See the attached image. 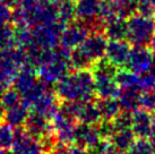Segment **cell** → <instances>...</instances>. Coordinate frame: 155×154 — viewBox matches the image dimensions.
I'll list each match as a JSON object with an SVG mask.
<instances>
[{
  "label": "cell",
  "mask_w": 155,
  "mask_h": 154,
  "mask_svg": "<svg viewBox=\"0 0 155 154\" xmlns=\"http://www.w3.org/2000/svg\"><path fill=\"white\" fill-rule=\"evenodd\" d=\"M140 107L150 111H155V87L144 91L140 94Z\"/></svg>",
  "instance_id": "f546056e"
},
{
  "label": "cell",
  "mask_w": 155,
  "mask_h": 154,
  "mask_svg": "<svg viewBox=\"0 0 155 154\" xmlns=\"http://www.w3.org/2000/svg\"><path fill=\"white\" fill-rule=\"evenodd\" d=\"M14 128L5 121L0 122V149L9 150L14 144Z\"/></svg>",
  "instance_id": "d4e9b609"
},
{
  "label": "cell",
  "mask_w": 155,
  "mask_h": 154,
  "mask_svg": "<svg viewBox=\"0 0 155 154\" xmlns=\"http://www.w3.org/2000/svg\"><path fill=\"white\" fill-rule=\"evenodd\" d=\"M54 93L62 101H91L95 99L94 78L91 69H75L54 84Z\"/></svg>",
  "instance_id": "6da1fadb"
},
{
  "label": "cell",
  "mask_w": 155,
  "mask_h": 154,
  "mask_svg": "<svg viewBox=\"0 0 155 154\" xmlns=\"http://www.w3.org/2000/svg\"><path fill=\"white\" fill-rule=\"evenodd\" d=\"M137 13L155 17V0H137Z\"/></svg>",
  "instance_id": "4dcf8cb0"
},
{
  "label": "cell",
  "mask_w": 155,
  "mask_h": 154,
  "mask_svg": "<svg viewBox=\"0 0 155 154\" xmlns=\"http://www.w3.org/2000/svg\"><path fill=\"white\" fill-rule=\"evenodd\" d=\"M103 33L108 40H126L127 38V18L113 16L104 21Z\"/></svg>",
  "instance_id": "2e32d148"
},
{
  "label": "cell",
  "mask_w": 155,
  "mask_h": 154,
  "mask_svg": "<svg viewBox=\"0 0 155 154\" xmlns=\"http://www.w3.org/2000/svg\"><path fill=\"white\" fill-rule=\"evenodd\" d=\"M0 154H8V153H7V150H2V149H0Z\"/></svg>",
  "instance_id": "8d00e7d4"
},
{
  "label": "cell",
  "mask_w": 155,
  "mask_h": 154,
  "mask_svg": "<svg viewBox=\"0 0 155 154\" xmlns=\"http://www.w3.org/2000/svg\"><path fill=\"white\" fill-rule=\"evenodd\" d=\"M5 111H6V108L4 107V104L0 100V122L4 121V117H5Z\"/></svg>",
  "instance_id": "836d02e7"
},
{
  "label": "cell",
  "mask_w": 155,
  "mask_h": 154,
  "mask_svg": "<svg viewBox=\"0 0 155 154\" xmlns=\"http://www.w3.org/2000/svg\"><path fill=\"white\" fill-rule=\"evenodd\" d=\"M108 38L103 32H92L82 44L71 50L70 62L74 69H91L105 56Z\"/></svg>",
  "instance_id": "7a4b0ae2"
},
{
  "label": "cell",
  "mask_w": 155,
  "mask_h": 154,
  "mask_svg": "<svg viewBox=\"0 0 155 154\" xmlns=\"http://www.w3.org/2000/svg\"><path fill=\"white\" fill-rule=\"evenodd\" d=\"M112 122L116 130L131 128V112L121 110L120 113L114 119H112Z\"/></svg>",
  "instance_id": "83f0119b"
},
{
  "label": "cell",
  "mask_w": 155,
  "mask_h": 154,
  "mask_svg": "<svg viewBox=\"0 0 155 154\" xmlns=\"http://www.w3.org/2000/svg\"><path fill=\"white\" fill-rule=\"evenodd\" d=\"M118 67L111 64L105 57L97 60L92 66L91 72L94 78L96 98H117L120 87L116 79Z\"/></svg>",
  "instance_id": "3957f363"
},
{
  "label": "cell",
  "mask_w": 155,
  "mask_h": 154,
  "mask_svg": "<svg viewBox=\"0 0 155 154\" xmlns=\"http://www.w3.org/2000/svg\"><path fill=\"white\" fill-rule=\"evenodd\" d=\"M117 83L120 89H138L139 90V74L131 72L130 69L119 68L116 76Z\"/></svg>",
  "instance_id": "7402d4cb"
},
{
  "label": "cell",
  "mask_w": 155,
  "mask_h": 154,
  "mask_svg": "<svg viewBox=\"0 0 155 154\" xmlns=\"http://www.w3.org/2000/svg\"><path fill=\"white\" fill-rule=\"evenodd\" d=\"M136 139H137V137L131 128L116 130L112 134V136L109 138L112 145L122 152H128L134 143L136 142Z\"/></svg>",
  "instance_id": "ffe728a7"
},
{
  "label": "cell",
  "mask_w": 155,
  "mask_h": 154,
  "mask_svg": "<svg viewBox=\"0 0 155 154\" xmlns=\"http://www.w3.org/2000/svg\"><path fill=\"white\" fill-rule=\"evenodd\" d=\"M70 50L61 45L54 48L51 59L38 68V76L40 79L49 85H54L57 82L66 76L73 68L70 62Z\"/></svg>",
  "instance_id": "277c9868"
},
{
  "label": "cell",
  "mask_w": 155,
  "mask_h": 154,
  "mask_svg": "<svg viewBox=\"0 0 155 154\" xmlns=\"http://www.w3.org/2000/svg\"><path fill=\"white\" fill-rule=\"evenodd\" d=\"M131 129L137 138H148L152 130V111L138 108L131 112Z\"/></svg>",
  "instance_id": "9a60e30c"
},
{
  "label": "cell",
  "mask_w": 155,
  "mask_h": 154,
  "mask_svg": "<svg viewBox=\"0 0 155 154\" xmlns=\"http://www.w3.org/2000/svg\"><path fill=\"white\" fill-rule=\"evenodd\" d=\"M57 1V9H58V18L62 24H69L75 21V2L74 1Z\"/></svg>",
  "instance_id": "603a6c76"
},
{
  "label": "cell",
  "mask_w": 155,
  "mask_h": 154,
  "mask_svg": "<svg viewBox=\"0 0 155 154\" xmlns=\"http://www.w3.org/2000/svg\"><path fill=\"white\" fill-rule=\"evenodd\" d=\"M153 52L150 47L145 45H131L129 58L127 61L126 68L130 69L136 74H143L148 72L153 62Z\"/></svg>",
  "instance_id": "8fae6325"
},
{
  "label": "cell",
  "mask_w": 155,
  "mask_h": 154,
  "mask_svg": "<svg viewBox=\"0 0 155 154\" xmlns=\"http://www.w3.org/2000/svg\"><path fill=\"white\" fill-rule=\"evenodd\" d=\"M155 34L154 16L135 13L127 18V38L131 45L148 47Z\"/></svg>",
  "instance_id": "5b68a950"
},
{
  "label": "cell",
  "mask_w": 155,
  "mask_h": 154,
  "mask_svg": "<svg viewBox=\"0 0 155 154\" xmlns=\"http://www.w3.org/2000/svg\"><path fill=\"white\" fill-rule=\"evenodd\" d=\"M53 133L60 143L70 145L73 144L74 130L77 125V120L62 110H58L51 119Z\"/></svg>",
  "instance_id": "52a82bcc"
},
{
  "label": "cell",
  "mask_w": 155,
  "mask_h": 154,
  "mask_svg": "<svg viewBox=\"0 0 155 154\" xmlns=\"http://www.w3.org/2000/svg\"><path fill=\"white\" fill-rule=\"evenodd\" d=\"M0 100L4 104V107L8 109L22 102V95L15 87H9L2 93V95L0 96Z\"/></svg>",
  "instance_id": "4316f807"
},
{
  "label": "cell",
  "mask_w": 155,
  "mask_h": 154,
  "mask_svg": "<svg viewBox=\"0 0 155 154\" xmlns=\"http://www.w3.org/2000/svg\"><path fill=\"white\" fill-rule=\"evenodd\" d=\"M101 139H102V136L100 134L97 125L77 122L74 130V145L88 151L92 147H94Z\"/></svg>",
  "instance_id": "9c48e42d"
},
{
  "label": "cell",
  "mask_w": 155,
  "mask_h": 154,
  "mask_svg": "<svg viewBox=\"0 0 155 154\" xmlns=\"http://www.w3.org/2000/svg\"><path fill=\"white\" fill-rule=\"evenodd\" d=\"M150 139L152 142L155 141V111H152V130Z\"/></svg>",
  "instance_id": "d6a6232c"
},
{
  "label": "cell",
  "mask_w": 155,
  "mask_h": 154,
  "mask_svg": "<svg viewBox=\"0 0 155 154\" xmlns=\"http://www.w3.org/2000/svg\"><path fill=\"white\" fill-rule=\"evenodd\" d=\"M28 115H30V108L22 101L14 107L6 109L4 121L9 126H12L13 128L23 127L25 125Z\"/></svg>",
  "instance_id": "ac0fdd59"
},
{
  "label": "cell",
  "mask_w": 155,
  "mask_h": 154,
  "mask_svg": "<svg viewBox=\"0 0 155 154\" xmlns=\"http://www.w3.org/2000/svg\"><path fill=\"white\" fill-rule=\"evenodd\" d=\"M150 49H151V51L153 52V55L155 56V34H154V36L152 38V40H151V43H150Z\"/></svg>",
  "instance_id": "e575fe53"
},
{
  "label": "cell",
  "mask_w": 155,
  "mask_h": 154,
  "mask_svg": "<svg viewBox=\"0 0 155 154\" xmlns=\"http://www.w3.org/2000/svg\"><path fill=\"white\" fill-rule=\"evenodd\" d=\"M96 105L104 120L114 119L121 112L120 103L117 98H97Z\"/></svg>",
  "instance_id": "44dd1931"
},
{
  "label": "cell",
  "mask_w": 155,
  "mask_h": 154,
  "mask_svg": "<svg viewBox=\"0 0 155 154\" xmlns=\"http://www.w3.org/2000/svg\"><path fill=\"white\" fill-rule=\"evenodd\" d=\"M39 79L38 69L32 67L30 65L25 64L19 69L17 76L14 81V87L22 94L25 91L31 89Z\"/></svg>",
  "instance_id": "e0dca14e"
},
{
  "label": "cell",
  "mask_w": 155,
  "mask_h": 154,
  "mask_svg": "<svg viewBox=\"0 0 155 154\" xmlns=\"http://www.w3.org/2000/svg\"><path fill=\"white\" fill-rule=\"evenodd\" d=\"M92 33L90 27L81 21H74L65 26L60 38V45L68 50H73L79 44L84 42V40Z\"/></svg>",
  "instance_id": "ba28073f"
},
{
  "label": "cell",
  "mask_w": 155,
  "mask_h": 154,
  "mask_svg": "<svg viewBox=\"0 0 155 154\" xmlns=\"http://www.w3.org/2000/svg\"><path fill=\"white\" fill-rule=\"evenodd\" d=\"M23 127L31 136L36 139H40L41 137H43L47 134L53 133L51 120L38 112L31 111V110L30 115L26 119L25 125Z\"/></svg>",
  "instance_id": "4fadbf2b"
},
{
  "label": "cell",
  "mask_w": 155,
  "mask_h": 154,
  "mask_svg": "<svg viewBox=\"0 0 155 154\" xmlns=\"http://www.w3.org/2000/svg\"><path fill=\"white\" fill-rule=\"evenodd\" d=\"M15 47V28L8 23L0 24V49Z\"/></svg>",
  "instance_id": "cb8c5ba5"
},
{
  "label": "cell",
  "mask_w": 155,
  "mask_h": 154,
  "mask_svg": "<svg viewBox=\"0 0 155 154\" xmlns=\"http://www.w3.org/2000/svg\"><path fill=\"white\" fill-rule=\"evenodd\" d=\"M130 50L131 44L127 40H109L104 57L118 68H124L127 66Z\"/></svg>",
  "instance_id": "7c38bea8"
},
{
  "label": "cell",
  "mask_w": 155,
  "mask_h": 154,
  "mask_svg": "<svg viewBox=\"0 0 155 154\" xmlns=\"http://www.w3.org/2000/svg\"><path fill=\"white\" fill-rule=\"evenodd\" d=\"M127 154H154L153 142L148 138H137Z\"/></svg>",
  "instance_id": "484cf974"
},
{
  "label": "cell",
  "mask_w": 155,
  "mask_h": 154,
  "mask_svg": "<svg viewBox=\"0 0 155 154\" xmlns=\"http://www.w3.org/2000/svg\"><path fill=\"white\" fill-rule=\"evenodd\" d=\"M151 70H153L155 73V56L153 57V62H152V67H151Z\"/></svg>",
  "instance_id": "d590c367"
},
{
  "label": "cell",
  "mask_w": 155,
  "mask_h": 154,
  "mask_svg": "<svg viewBox=\"0 0 155 154\" xmlns=\"http://www.w3.org/2000/svg\"><path fill=\"white\" fill-rule=\"evenodd\" d=\"M102 7L103 0H76V19L85 23L92 32H103Z\"/></svg>",
  "instance_id": "8992f818"
},
{
  "label": "cell",
  "mask_w": 155,
  "mask_h": 154,
  "mask_svg": "<svg viewBox=\"0 0 155 154\" xmlns=\"http://www.w3.org/2000/svg\"><path fill=\"white\" fill-rule=\"evenodd\" d=\"M139 90L144 92V91L152 90L155 87V73L153 70H148L143 74H139Z\"/></svg>",
  "instance_id": "f1b7e54d"
},
{
  "label": "cell",
  "mask_w": 155,
  "mask_h": 154,
  "mask_svg": "<svg viewBox=\"0 0 155 154\" xmlns=\"http://www.w3.org/2000/svg\"><path fill=\"white\" fill-rule=\"evenodd\" d=\"M59 1H74V2H75L76 0H59Z\"/></svg>",
  "instance_id": "74e56055"
},
{
  "label": "cell",
  "mask_w": 155,
  "mask_h": 154,
  "mask_svg": "<svg viewBox=\"0 0 155 154\" xmlns=\"http://www.w3.org/2000/svg\"><path fill=\"white\" fill-rule=\"evenodd\" d=\"M140 94L142 91L138 89H120L117 99L120 103L121 110L133 112L140 108Z\"/></svg>",
  "instance_id": "d6986e66"
},
{
  "label": "cell",
  "mask_w": 155,
  "mask_h": 154,
  "mask_svg": "<svg viewBox=\"0 0 155 154\" xmlns=\"http://www.w3.org/2000/svg\"><path fill=\"white\" fill-rule=\"evenodd\" d=\"M153 146H154V154H155V141H153Z\"/></svg>",
  "instance_id": "f35d334b"
},
{
  "label": "cell",
  "mask_w": 155,
  "mask_h": 154,
  "mask_svg": "<svg viewBox=\"0 0 155 154\" xmlns=\"http://www.w3.org/2000/svg\"><path fill=\"white\" fill-rule=\"evenodd\" d=\"M13 154H44L39 139L32 137L24 127L14 128Z\"/></svg>",
  "instance_id": "30bf717a"
},
{
  "label": "cell",
  "mask_w": 155,
  "mask_h": 154,
  "mask_svg": "<svg viewBox=\"0 0 155 154\" xmlns=\"http://www.w3.org/2000/svg\"><path fill=\"white\" fill-rule=\"evenodd\" d=\"M59 99L54 93V90H48L45 93L41 95L32 105H31V111L38 112L40 115L47 117L48 119H52V117L56 115L57 111L59 110Z\"/></svg>",
  "instance_id": "5bb4252c"
},
{
  "label": "cell",
  "mask_w": 155,
  "mask_h": 154,
  "mask_svg": "<svg viewBox=\"0 0 155 154\" xmlns=\"http://www.w3.org/2000/svg\"><path fill=\"white\" fill-rule=\"evenodd\" d=\"M12 21V9L8 5L0 2V24H6Z\"/></svg>",
  "instance_id": "1f68e13d"
}]
</instances>
